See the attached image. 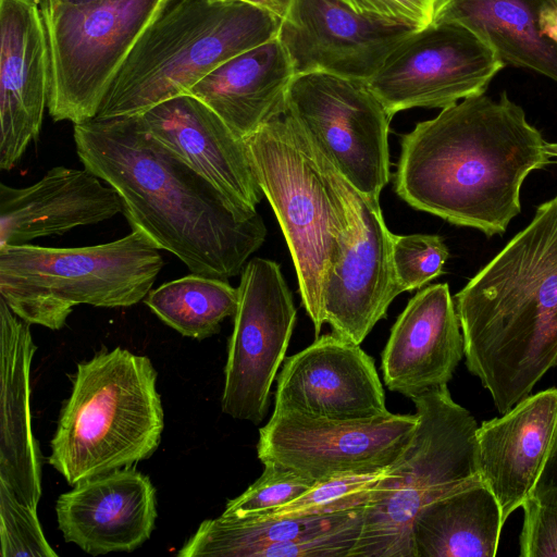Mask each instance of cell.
Here are the masks:
<instances>
[{
    "instance_id": "cell-1",
    "label": "cell",
    "mask_w": 557,
    "mask_h": 557,
    "mask_svg": "<svg viewBox=\"0 0 557 557\" xmlns=\"http://www.w3.org/2000/svg\"><path fill=\"white\" fill-rule=\"evenodd\" d=\"M84 168L119 194L133 230L177 257L191 273L240 274L264 243L267 226L156 140L140 116L94 117L74 124Z\"/></svg>"
},
{
    "instance_id": "cell-2",
    "label": "cell",
    "mask_w": 557,
    "mask_h": 557,
    "mask_svg": "<svg viewBox=\"0 0 557 557\" xmlns=\"http://www.w3.org/2000/svg\"><path fill=\"white\" fill-rule=\"evenodd\" d=\"M547 145L506 91L474 95L401 137L395 191L451 224L503 234L528 174L553 162Z\"/></svg>"
},
{
    "instance_id": "cell-3",
    "label": "cell",
    "mask_w": 557,
    "mask_h": 557,
    "mask_svg": "<svg viewBox=\"0 0 557 557\" xmlns=\"http://www.w3.org/2000/svg\"><path fill=\"white\" fill-rule=\"evenodd\" d=\"M454 301L466 366L504 413L557 367V194Z\"/></svg>"
},
{
    "instance_id": "cell-4",
    "label": "cell",
    "mask_w": 557,
    "mask_h": 557,
    "mask_svg": "<svg viewBox=\"0 0 557 557\" xmlns=\"http://www.w3.org/2000/svg\"><path fill=\"white\" fill-rule=\"evenodd\" d=\"M257 182L287 243L315 337L326 283L354 236L339 173L285 113L245 139Z\"/></svg>"
},
{
    "instance_id": "cell-5",
    "label": "cell",
    "mask_w": 557,
    "mask_h": 557,
    "mask_svg": "<svg viewBox=\"0 0 557 557\" xmlns=\"http://www.w3.org/2000/svg\"><path fill=\"white\" fill-rule=\"evenodd\" d=\"M282 20L240 0H173L137 40L98 119L140 115L185 95L231 58L276 37Z\"/></svg>"
},
{
    "instance_id": "cell-6",
    "label": "cell",
    "mask_w": 557,
    "mask_h": 557,
    "mask_svg": "<svg viewBox=\"0 0 557 557\" xmlns=\"http://www.w3.org/2000/svg\"><path fill=\"white\" fill-rule=\"evenodd\" d=\"M151 360L121 347L76 367L48 462L70 485L149 458L164 414Z\"/></svg>"
},
{
    "instance_id": "cell-7",
    "label": "cell",
    "mask_w": 557,
    "mask_h": 557,
    "mask_svg": "<svg viewBox=\"0 0 557 557\" xmlns=\"http://www.w3.org/2000/svg\"><path fill=\"white\" fill-rule=\"evenodd\" d=\"M418 425L401 455L388 467L363 509L362 528L349 557H417L413 524L433 502L483 483L473 416L447 387L411 399Z\"/></svg>"
},
{
    "instance_id": "cell-8",
    "label": "cell",
    "mask_w": 557,
    "mask_h": 557,
    "mask_svg": "<svg viewBox=\"0 0 557 557\" xmlns=\"http://www.w3.org/2000/svg\"><path fill=\"white\" fill-rule=\"evenodd\" d=\"M163 264L136 230L92 246H1L0 298L25 322L57 331L77 305L123 308L144 300Z\"/></svg>"
},
{
    "instance_id": "cell-9",
    "label": "cell",
    "mask_w": 557,
    "mask_h": 557,
    "mask_svg": "<svg viewBox=\"0 0 557 557\" xmlns=\"http://www.w3.org/2000/svg\"><path fill=\"white\" fill-rule=\"evenodd\" d=\"M173 0H40L50 74L47 108L53 121L96 117L119 70L143 33Z\"/></svg>"
},
{
    "instance_id": "cell-10",
    "label": "cell",
    "mask_w": 557,
    "mask_h": 557,
    "mask_svg": "<svg viewBox=\"0 0 557 557\" xmlns=\"http://www.w3.org/2000/svg\"><path fill=\"white\" fill-rule=\"evenodd\" d=\"M285 114L351 186L380 199L391 176L392 117L366 82L324 72L295 75Z\"/></svg>"
},
{
    "instance_id": "cell-11",
    "label": "cell",
    "mask_w": 557,
    "mask_h": 557,
    "mask_svg": "<svg viewBox=\"0 0 557 557\" xmlns=\"http://www.w3.org/2000/svg\"><path fill=\"white\" fill-rule=\"evenodd\" d=\"M237 289L221 408L234 419L259 424L268 412L271 387L285 360L297 310L281 268L272 260H249Z\"/></svg>"
},
{
    "instance_id": "cell-12",
    "label": "cell",
    "mask_w": 557,
    "mask_h": 557,
    "mask_svg": "<svg viewBox=\"0 0 557 557\" xmlns=\"http://www.w3.org/2000/svg\"><path fill=\"white\" fill-rule=\"evenodd\" d=\"M504 66L469 28L432 22L399 44L366 83L393 117L403 110L444 109L483 94Z\"/></svg>"
},
{
    "instance_id": "cell-13",
    "label": "cell",
    "mask_w": 557,
    "mask_h": 557,
    "mask_svg": "<svg viewBox=\"0 0 557 557\" xmlns=\"http://www.w3.org/2000/svg\"><path fill=\"white\" fill-rule=\"evenodd\" d=\"M418 416L389 413L369 420H329L273 411L259 430L258 458L320 482L388 468L410 443Z\"/></svg>"
},
{
    "instance_id": "cell-14",
    "label": "cell",
    "mask_w": 557,
    "mask_h": 557,
    "mask_svg": "<svg viewBox=\"0 0 557 557\" xmlns=\"http://www.w3.org/2000/svg\"><path fill=\"white\" fill-rule=\"evenodd\" d=\"M274 410L341 421L391 413L374 359L333 332L284 360Z\"/></svg>"
},
{
    "instance_id": "cell-15",
    "label": "cell",
    "mask_w": 557,
    "mask_h": 557,
    "mask_svg": "<svg viewBox=\"0 0 557 557\" xmlns=\"http://www.w3.org/2000/svg\"><path fill=\"white\" fill-rule=\"evenodd\" d=\"M341 180L354 236L326 283L324 321L333 333L360 345L401 293L393 262L395 235L385 224L380 199L359 193L342 175Z\"/></svg>"
},
{
    "instance_id": "cell-16",
    "label": "cell",
    "mask_w": 557,
    "mask_h": 557,
    "mask_svg": "<svg viewBox=\"0 0 557 557\" xmlns=\"http://www.w3.org/2000/svg\"><path fill=\"white\" fill-rule=\"evenodd\" d=\"M414 30L358 14L339 0H293L277 37L295 75L324 72L367 82Z\"/></svg>"
},
{
    "instance_id": "cell-17",
    "label": "cell",
    "mask_w": 557,
    "mask_h": 557,
    "mask_svg": "<svg viewBox=\"0 0 557 557\" xmlns=\"http://www.w3.org/2000/svg\"><path fill=\"white\" fill-rule=\"evenodd\" d=\"M0 169L12 170L39 137L50 60L40 0H0Z\"/></svg>"
},
{
    "instance_id": "cell-18",
    "label": "cell",
    "mask_w": 557,
    "mask_h": 557,
    "mask_svg": "<svg viewBox=\"0 0 557 557\" xmlns=\"http://www.w3.org/2000/svg\"><path fill=\"white\" fill-rule=\"evenodd\" d=\"M67 543L90 555L131 553L149 540L157 519L156 488L131 467L82 480L55 504Z\"/></svg>"
},
{
    "instance_id": "cell-19",
    "label": "cell",
    "mask_w": 557,
    "mask_h": 557,
    "mask_svg": "<svg viewBox=\"0 0 557 557\" xmlns=\"http://www.w3.org/2000/svg\"><path fill=\"white\" fill-rule=\"evenodd\" d=\"M476 431L482 482L504 522L536 488L557 442V387L529 395Z\"/></svg>"
},
{
    "instance_id": "cell-20",
    "label": "cell",
    "mask_w": 557,
    "mask_h": 557,
    "mask_svg": "<svg viewBox=\"0 0 557 557\" xmlns=\"http://www.w3.org/2000/svg\"><path fill=\"white\" fill-rule=\"evenodd\" d=\"M147 132L237 206L256 211L262 190L245 139L198 98L185 94L139 115Z\"/></svg>"
},
{
    "instance_id": "cell-21",
    "label": "cell",
    "mask_w": 557,
    "mask_h": 557,
    "mask_svg": "<svg viewBox=\"0 0 557 557\" xmlns=\"http://www.w3.org/2000/svg\"><path fill=\"white\" fill-rule=\"evenodd\" d=\"M465 357L463 336L447 283L420 288L391 329L382 372L391 392L410 399L447 385Z\"/></svg>"
},
{
    "instance_id": "cell-22",
    "label": "cell",
    "mask_w": 557,
    "mask_h": 557,
    "mask_svg": "<svg viewBox=\"0 0 557 557\" xmlns=\"http://www.w3.org/2000/svg\"><path fill=\"white\" fill-rule=\"evenodd\" d=\"M94 172L54 166L25 187L0 183V247L62 235L123 212L122 200Z\"/></svg>"
},
{
    "instance_id": "cell-23",
    "label": "cell",
    "mask_w": 557,
    "mask_h": 557,
    "mask_svg": "<svg viewBox=\"0 0 557 557\" xmlns=\"http://www.w3.org/2000/svg\"><path fill=\"white\" fill-rule=\"evenodd\" d=\"M29 325L0 298V485L37 509L41 459L30 419L29 379L36 346Z\"/></svg>"
},
{
    "instance_id": "cell-24",
    "label": "cell",
    "mask_w": 557,
    "mask_h": 557,
    "mask_svg": "<svg viewBox=\"0 0 557 557\" xmlns=\"http://www.w3.org/2000/svg\"><path fill=\"white\" fill-rule=\"evenodd\" d=\"M295 76L278 37L222 63L189 90L212 109L242 139L282 116Z\"/></svg>"
},
{
    "instance_id": "cell-25",
    "label": "cell",
    "mask_w": 557,
    "mask_h": 557,
    "mask_svg": "<svg viewBox=\"0 0 557 557\" xmlns=\"http://www.w3.org/2000/svg\"><path fill=\"white\" fill-rule=\"evenodd\" d=\"M557 0H436L433 21L460 24L485 40L505 65L557 83V44L540 29V15Z\"/></svg>"
},
{
    "instance_id": "cell-26",
    "label": "cell",
    "mask_w": 557,
    "mask_h": 557,
    "mask_svg": "<svg viewBox=\"0 0 557 557\" xmlns=\"http://www.w3.org/2000/svg\"><path fill=\"white\" fill-rule=\"evenodd\" d=\"M505 522L494 494L478 483L424 507L413 524L417 557H494Z\"/></svg>"
},
{
    "instance_id": "cell-27",
    "label": "cell",
    "mask_w": 557,
    "mask_h": 557,
    "mask_svg": "<svg viewBox=\"0 0 557 557\" xmlns=\"http://www.w3.org/2000/svg\"><path fill=\"white\" fill-rule=\"evenodd\" d=\"M364 507L312 517L267 518L251 516L203 520L176 553L180 557H259L267 548L318 534L363 515Z\"/></svg>"
},
{
    "instance_id": "cell-28",
    "label": "cell",
    "mask_w": 557,
    "mask_h": 557,
    "mask_svg": "<svg viewBox=\"0 0 557 557\" xmlns=\"http://www.w3.org/2000/svg\"><path fill=\"white\" fill-rule=\"evenodd\" d=\"M144 302L181 335L201 341L219 333L221 322L235 314L238 289L227 280L191 273L151 289Z\"/></svg>"
},
{
    "instance_id": "cell-29",
    "label": "cell",
    "mask_w": 557,
    "mask_h": 557,
    "mask_svg": "<svg viewBox=\"0 0 557 557\" xmlns=\"http://www.w3.org/2000/svg\"><path fill=\"white\" fill-rule=\"evenodd\" d=\"M388 468L369 473H347L315 482L287 505L258 515L267 518L327 516L366 507Z\"/></svg>"
},
{
    "instance_id": "cell-30",
    "label": "cell",
    "mask_w": 557,
    "mask_h": 557,
    "mask_svg": "<svg viewBox=\"0 0 557 557\" xmlns=\"http://www.w3.org/2000/svg\"><path fill=\"white\" fill-rule=\"evenodd\" d=\"M262 474L239 496L226 503L221 516L245 518L277 509L301 496L314 481L276 462L263 463Z\"/></svg>"
},
{
    "instance_id": "cell-31",
    "label": "cell",
    "mask_w": 557,
    "mask_h": 557,
    "mask_svg": "<svg viewBox=\"0 0 557 557\" xmlns=\"http://www.w3.org/2000/svg\"><path fill=\"white\" fill-rule=\"evenodd\" d=\"M448 256L438 235H395L393 262L400 292L420 289L442 275Z\"/></svg>"
},
{
    "instance_id": "cell-32",
    "label": "cell",
    "mask_w": 557,
    "mask_h": 557,
    "mask_svg": "<svg viewBox=\"0 0 557 557\" xmlns=\"http://www.w3.org/2000/svg\"><path fill=\"white\" fill-rule=\"evenodd\" d=\"M0 540L2 557H57L40 527L37 511L0 485Z\"/></svg>"
},
{
    "instance_id": "cell-33",
    "label": "cell",
    "mask_w": 557,
    "mask_h": 557,
    "mask_svg": "<svg viewBox=\"0 0 557 557\" xmlns=\"http://www.w3.org/2000/svg\"><path fill=\"white\" fill-rule=\"evenodd\" d=\"M521 557H557V488L537 486L521 506Z\"/></svg>"
},
{
    "instance_id": "cell-34",
    "label": "cell",
    "mask_w": 557,
    "mask_h": 557,
    "mask_svg": "<svg viewBox=\"0 0 557 557\" xmlns=\"http://www.w3.org/2000/svg\"><path fill=\"white\" fill-rule=\"evenodd\" d=\"M352 11L384 23L420 29L433 21L436 0H339Z\"/></svg>"
},
{
    "instance_id": "cell-35",
    "label": "cell",
    "mask_w": 557,
    "mask_h": 557,
    "mask_svg": "<svg viewBox=\"0 0 557 557\" xmlns=\"http://www.w3.org/2000/svg\"><path fill=\"white\" fill-rule=\"evenodd\" d=\"M539 25L541 33L557 44V4L547 7L542 11Z\"/></svg>"
},
{
    "instance_id": "cell-36",
    "label": "cell",
    "mask_w": 557,
    "mask_h": 557,
    "mask_svg": "<svg viewBox=\"0 0 557 557\" xmlns=\"http://www.w3.org/2000/svg\"><path fill=\"white\" fill-rule=\"evenodd\" d=\"M537 486L557 488V442Z\"/></svg>"
},
{
    "instance_id": "cell-37",
    "label": "cell",
    "mask_w": 557,
    "mask_h": 557,
    "mask_svg": "<svg viewBox=\"0 0 557 557\" xmlns=\"http://www.w3.org/2000/svg\"><path fill=\"white\" fill-rule=\"evenodd\" d=\"M293 0H249L248 2L274 14L283 20Z\"/></svg>"
},
{
    "instance_id": "cell-38",
    "label": "cell",
    "mask_w": 557,
    "mask_h": 557,
    "mask_svg": "<svg viewBox=\"0 0 557 557\" xmlns=\"http://www.w3.org/2000/svg\"><path fill=\"white\" fill-rule=\"evenodd\" d=\"M51 2H61V3H70V4H83L88 3L97 0H48Z\"/></svg>"
},
{
    "instance_id": "cell-39",
    "label": "cell",
    "mask_w": 557,
    "mask_h": 557,
    "mask_svg": "<svg viewBox=\"0 0 557 557\" xmlns=\"http://www.w3.org/2000/svg\"><path fill=\"white\" fill-rule=\"evenodd\" d=\"M549 156L552 159H557V143L547 145Z\"/></svg>"
},
{
    "instance_id": "cell-40",
    "label": "cell",
    "mask_w": 557,
    "mask_h": 557,
    "mask_svg": "<svg viewBox=\"0 0 557 557\" xmlns=\"http://www.w3.org/2000/svg\"><path fill=\"white\" fill-rule=\"evenodd\" d=\"M240 1H247L248 2L249 0H240Z\"/></svg>"
}]
</instances>
